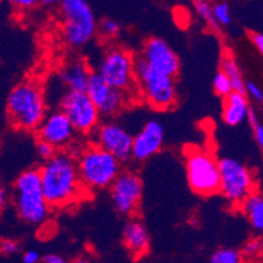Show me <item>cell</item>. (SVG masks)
I'll return each instance as SVG.
<instances>
[{
    "instance_id": "obj_5",
    "label": "cell",
    "mask_w": 263,
    "mask_h": 263,
    "mask_svg": "<svg viewBox=\"0 0 263 263\" xmlns=\"http://www.w3.org/2000/svg\"><path fill=\"white\" fill-rule=\"evenodd\" d=\"M81 182L87 190L110 187L121 172V161L116 156L96 144H90L76 157Z\"/></svg>"
},
{
    "instance_id": "obj_29",
    "label": "cell",
    "mask_w": 263,
    "mask_h": 263,
    "mask_svg": "<svg viewBox=\"0 0 263 263\" xmlns=\"http://www.w3.org/2000/svg\"><path fill=\"white\" fill-rule=\"evenodd\" d=\"M20 245L17 241L11 240V238H6V240L0 241V253L3 255H13L18 252Z\"/></svg>"
},
{
    "instance_id": "obj_7",
    "label": "cell",
    "mask_w": 263,
    "mask_h": 263,
    "mask_svg": "<svg viewBox=\"0 0 263 263\" xmlns=\"http://www.w3.org/2000/svg\"><path fill=\"white\" fill-rule=\"evenodd\" d=\"M186 174L190 189L200 197L219 193V161L209 151L198 147L186 151Z\"/></svg>"
},
{
    "instance_id": "obj_33",
    "label": "cell",
    "mask_w": 263,
    "mask_h": 263,
    "mask_svg": "<svg viewBox=\"0 0 263 263\" xmlns=\"http://www.w3.org/2000/svg\"><path fill=\"white\" fill-rule=\"evenodd\" d=\"M253 134H254V139L257 142V144L259 145V148L263 147V126L262 123H257L255 126H253Z\"/></svg>"
},
{
    "instance_id": "obj_23",
    "label": "cell",
    "mask_w": 263,
    "mask_h": 263,
    "mask_svg": "<svg viewBox=\"0 0 263 263\" xmlns=\"http://www.w3.org/2000/svg\"><path fill=\"white\" fill-rule=\"evenodd\" d=\"M243 258L240 250L231 248H221L212 254V263H240Z\"/></svg>"
},
{
    "instance_id": "obj_26",
    "label": "cell",
    "mask_w": 263,
    "mask_h": 263,
    "mask_svg": "<svg viewBox=\"0 0 263 263\" xmlns=\"http://www.w3.org/2000/svg\"><path fill=\"white\" fill-rule=\"evenodd\" d=\"M260 253H262V238L254 237L250 238V240L245 243L241 254H242L243 260H249L257 259L258 257H260Z\"/></svg>"
},
{
    "instance_id": "obj_3",
    "label": "cell",
    "mask_w": 263,
    "mask_h": 263,
    "mask_svg": "<svg viewBox=\"0 0 263 263\" xmlns=\"http://www.w3.org/2000/svg\"><path fill=\"white\" fill-rule=\"evenodd\" d=\"M13 204L18 217L29 226H41L50 215L45 199L40 169H28L16 178L13 185Z\"/></svg>"
},
{
    "instance_id": "obj_18",
    "label": "cell",
    "mask_w": 263,
    "mask_h": 263,
    "mask_svg": "<svg viewBox=\"0 0 263 263\" xmlns=\"http://www.w3.org/2000/svg\"><path fill=\"white\" fill-rule=\"evenodd\" d=\"M92 71L89 70L88 64L81 59H73L62 67L59 76L63 84L68 88V90H78L85 92L88 85V80Z\"/></svg>"
},
{
    "instance_id": "obj_10",
    "label": "cell",
    "mask_w": 263,
    "mask_h": 263,
    "mask_svg": "<svg viewBox=\"0 0 263 263\" xmlns=\"http://www.w3.org/2000/svg\"><path fill=\"white\" fill-rule=\"evenodd\" d=\"M61 110L70 119L76 133L88 135L100 124L99 110L87 92L68 90L61 100Z\"/></svg>"
},
{
    "instance_id": "obj_32",
    "label": "cell",
    "mask_w": 263,
    "mask_h": 263,
    "mask_svg": "<svg viewBox=\"0 0 263 263\" xmlns=\"http://www.w3.org/2000/svg\"><path fill=\"white\" fill-rule=\"evenodd\" d=\"M250 41L253 42V45H254L255 49L258 50V51L262 54L263 52V34L259 32H252L250 33Z\"/></svg>"
},
{
    "instance_id": "obj_8",
    "label": "cell",
    "mask_w": 263,
    "mask_h": 263,
    "mask_svg": "<svg viewBox=\"0 0 263 263\" xmlns=\"http://www.w3.org/2000/svg\"><path fill=\"white\" fill-rule=\"evenodd\" d=\"M134 61L135 58L128 50L111 47L102 57L97 72L110 87L127 95L136 85Z\"/></svg>"
},
{
    "instance_id": "obj_30",
    "label": "cell",
    "mask_w": 263,
    "mask_h": 263,
    "mask_svg": "<svg viewBox=\"0 0 263 263\" xmlns=\"http://www.w3.org/2000/svg\"><path fill=\"white\" fill-rule=\"evenodd\" d=\"M245 93H248L252 99H254L257 102L263 101V92L259 88V85L255 84L254 81H248L245 83Z\"/></svg>"
},
{
    "instance_id": "obj_35",
    "label": "cell",
    "mask_w": 263,
    "mask_h": 263,
    "mask_svg": "<svg viewBox=\"0 0 263 263\" xmlns=\"http://www.w3.org/2000/svg\"><path fill=\"white\" fill-rule=\"evenodd\" d=\"M45 263H66V259L58 254H47L42 258Z\"/></svg>"
},
{
    "instance_id": "obj_27",
    "label": "cell",
    "mask_w": 263,
    "mask_h": 263,
    "mask_svg": "<svg viewBox=\"0 0 263 263\" xmlns=\"http://www.w3.org/2000/svg\"><path fill=\"white\" fill-rule=\"evenodd\" d=\"M214 90L217 96L223 97V99L233 90L232 89V84L231 81H229V79L227 78V76L224 75V72H221V71H219V72L215 75Z\"/></svg>"
},
{
    "instance_id": "obj_28",
    "label": "cell",
    "mask_w": 263,
    "mask_h": 263,
    "mask_svg": "<svg viewBox=\"0 0 263 263\" xmlns=\"http://www.w3.org/2000/svg\"><path fill=\"white\" fill-rule=\"evenodd\" d=\"M35 149H37V155L40 156V159H42L44 161L51 159L57 152H58V148L54 147L51 143L45 142V140L38 139L37 145H35Z\"/></svg>"
},
{
    "instance_id": "obj_6",
    "label": "cell",
    "mask_w": 263,
    "mask_h": 263,
    "mask_svg": "<svg viewBox=\"0 0 263 263\" xmlns=\"http://www.w3.org/2000/svg\"><path fill=\"white\" fill-rule=\"evenodd\" d=\"M62 35L67 45L81 47L97 33V21L87 0H61Z\"/></svg>"
},
{
    "instance_id": "obj_16",
    "label": "cell",
    "mask_w": 263,
    "mask_h": 263,
    "mask_svg": "<svg viewBox=\"0 0 263 263\" xmlns=\"http://www.w3.org/2000/svg\"><path fill=\"white\" fill-rule=\"evenodd\" d=\"M164 127L160 122L148 121L138 135L133 138V159L136 161H147L161 151L164 145Z\"/></svg>"
},
{
    "instance_id": "obj_1",
    "label": "cell",
    "mask_w": 263,
    "mask_h": 263,
    "mask_svg": "<svg viewBox=\"0 0 263 263\" xmlns=\"http://www.w3.org/2000/svg\"><path fill=\"white\" fill-rule=\"evenodd\" d=\"M40 176L50 209H66L75 204L87 190L81 182L76 157L70 152H57L45 161Z\"/></svg>"
},
{
    "instance_id": "obj_4",
    "label": "cell",
    "mask_w": 263,
    "mask_h": 263,
    "mask_svg": "<svg viewBox=\"0 0 263 263\" xmlns=\"http://www.w3.org/2000/svg\"><path fill=\"white\" fill-rule=\"evenodd\" d=\"M135 81L139 87L143 100L156 110L172 109L177 104L176 78L166 75L151 67L142 57L134 61Z\"/></svg>"
},
{
    "instance_id": "obj_13",
    "label": "cell",
    "mask_w": 263,
    "mask_h": 263,
    "mask_svg": "<svg viewBox=\"0 0 263 263\" xmlns=\"http://www.w3.org/2000/svg\"><path fill=\"white\" fill-rule=\"evenodd\" d=\"M96 144L116 156L121 162L133 159V136L127 130L116 122L97 126Z\"/></svg>"
},
{
    "instance_id": "obj_25",
    "label": "cell",
    "mask_w": 263,
    "mask_h": 263,
    "mask_svg": "<svg viewBox=\"0 0 263 263\" xmlns=\"http://www.w3.org/2000/svg\"><path fill=\"white\" fill-rule=\"evenodd\" d=\"M212 11H214V16L216 21L219 23L220 26H228L232 23V15L229 4L226 2H219L212 6Z\"/></svg>"
},
{
    "instance_id": "obj_9",
    "label": "cell",
    "mask_w": 263,
    "mask_h": 263,
    "mask_svg": "<svg viewBox=\"0 0 263 263\" xmlns=\"http://www.w3.org/2000/svg\"><path fill=\"white\" fill-rule=\"evenodd\" d=\"M219 193L232 204L238 205L249 194L257 190L252 172L237 160L226 157L219 160Z\"/></svg>"
},
{
    "instance_id": "obj_24",
    "label": "cell",
    "mask_w": 263,
    "mask_h": 263,
    "mask_svg": "<svg viewBox=\"0 0 263 263\" xmlns=\"http://www.w3.org/2000/svg\"><path fill=\"white\" fill-rule=\"evenodd\" d=\"M97 32L106 40H113L121 33V25L113 18H102L100 25H97Z\"/></svg>"
},
{
    "instance_id": "obj_17",
    "label": "cell",
    "mask_w": 263,
    "mask_h": 263,
    "mask_svg": "<svg viewBox=\"0 0 263 263\" xmlns=\"http://www.w3.org/2000/svg\"><path fill=\"white\" fill-rule=\"evenodd\" d=\"M122 241L133 258H143L149 252V234L139 219H131L124 226Z\"/></svg>"
},
{
    "instance_id": "obj_21",
    "label": "cell",
    "mask_w": 263,
    "mask_h": 263,
    "mask_svg": "<svg viewBox=\"0 0 263 263\" xmlns=\"http://www.w3.org/2000/svg\"><path fill=\"white\" fill-rule=\"evenodd\" d=\"M221 72L229 79L232 84V89L236 92L245 93V80H243V75L240 70L237 61L234 59L233 55L226 54L221 59Z\"/></svg>"
},
{
    "instance_id": "obj_22",
    "label": "cell",
    "mask_w": 263,
    "mask_h": 263,
    "mask_svg": "<svg viewBox=\"0 0 263 263\" xmlns=\"http://www.w3.org/2000/svg\"><path fill=\"white\" fill-rule=\"evenodd\" d=\"M194 4H195V9H197L198 15L202 17V20L204 21L205 25L209 26L210 29L214 30V32L219 33L220 25L216 21V18H215L211 4H210L207 0H194Z\"/></svg>"
},
{
    "instance_id": "obj_15",
    "label": "cell",
    "mask_w": 263,
    "mask_h": 263,
    "mask_svg": "<svg viewBox=\"0 0 263 263\" xmlns=\"http://www.w3.org/2000/svg\"><path fill=\"white\" fill-rule=\"evenodd\" d=\"M75 134L76 131L70 119L67 118L62 110L54 111L49 117H45L44 121L37 127L38 139L51 143L58 149L70 145Z\"/></svg>"
},
{
    "instance_id": "obj_19",
    "label": "cell",
    "mask_w": 263,
    "mask_h": 263,
    "mask_svg": "<svg viewBox=\"0 0 263 263\" xmlns=\"http://www.w3.org/2000/svg\"><path fill=\"white\" fill-rule=\"evenodd\" d=\"M250 107L246 93L232 90L224 97L223 121L228 126H237L246 119V114Z\"/></svg>"
},
{
    "instance_id": "obj_37",
    "label": "cell",
    "mask_w": 263,
    "mask_h": 263,
    "mask_svg": "<svg viewBox=\"0 0 263 263\" xmlns=\"http://www.w3.org/2000/svg\"><path fill=\"white\" fill-rule=\"evenodd\" d=\"M61 0H38V3L44 4V6H54V4L59 3Z\"/></svg>"
},
{
    "instance_id": "obj_11",
    "label": "cell",
    "mask_w": 263,
    "mask_h": 263,
    "mask_svg": "<svg viewBox=\"0 0 263 263\" xmlns=\"http://www.w3.org/2000/svg\"><path fill=\"white\" fill-rule=\"evenodd\" d=\"M110 195L117 212L123 216H135L143 198V182L133 171L119 172L110 185Z\"/></svg>"
},
{
    "instance_id": "obj_36",
    "label": "cell",
    "mask_w": 263,
    "mask_h": 263,
    "mask_svg": "<svg viewBox=\"0 0 263 263\" xmlns=\"http://www.w3.org/2000/svg\"><path fill=\"white\" fill-rule=\"evenodd\" d=\"M7 204V190L4 187V185L0 181V212L3 211L4 207Z\"/></svg>"
},
{
    "instance_id": "obj_14",
    "label": "cell",
    "mask_w": 263,
    "mask_h": 263,
    "mask_svg": "<svg viewBox=\"0 0 263 263\" xmlns=\"http://www.w3.org/2000/svg\"><path fill=\"white\" fill-rule=\"evenodd\" d=\"M151 67L176 78L181 71V62L178 55L160 37H151L144 42L143 52L140 55Z\"/></svg>"
},
{
    "instance_id": "obj_2",
    "label": "cell",
    "mask_w": 263,
    "mask_h": 263,
    "mask_svg": "<svg viewBox=\"0 0 263 263\" xmlns=\"http://www.w3.org/2000/svg\"><path fill=\"white\" fill-rule=\"evenodd\" d=\"M46 100L40 85L24 81L11 90L7 100V116L15 128L34 131L46 117Z\"/></svg>"
},
{
    "instance_id": "obj_12",
    "label": "cell",
    "mask_w": 263,
    "mask_h": 263,
    "mask_svg": "<svg viewBox=\"0 0 263 263\" xmlns=\"http://www.w3.org/2000/svg\"><path fill=\"white\" fill-rule=\"evenodd\" d=\"M85 92L102 117L117 116L122 111L127 100L126 93L110 87L99 72H90Z\"/></svg>"
},
{
    "instance_id": "obj_34",
    "label": "cell",
    "mask_w": 263,
    "mask_h": 263,
    "mask_svg": "<svg viewBox=\"0 0 263 263\" xmlns=\"http://www.w3.org/2000/svg\"><path fill=\"white\" fill-rule=\"evenodd\" d=\"M41 260L40 253L35 250H28L25 254L23 255V262L24 263H37Z\"/></svg>"
},
{
    "instance_id": "obj_31",
    "label": "cell",
    "mask_w": 263,
    "mask_h": 263,
    "mask_svg": "<svg viewBox=\"0 0 263 263\" xmlns=\"http://www.w3.org/2000/svg\"><path fill=\"white\" fill-rule=\"evenodd\" d=\"M7 2L12 7H15L17 9H23V11L33 8V7H35L38 4V0H7Z\"/></svg>"
},
{
    "instance_id": "obj_20",
    "label": "cell",
    "mask_w": 263,
    "mask_h": 263,
    "mask_svg": "<svg viewBox=\"0 0 263 263\" xmlns=\"http://www.w3.org/2000/svg\"><path fill=\"white\" fill-rule=\"evenodd\" d=\"M242 209L243 214L248 216L250 226L255 232L262 233L263 231V198L259 191L254 190L250 193L242 202L238 204Z\"/></svg>"
}]
</instances>
